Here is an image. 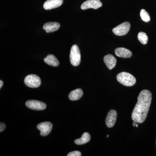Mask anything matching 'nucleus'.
<instances>
[{
  "label": "nucleus",
  "mask_w": 156,
  "mask_h": 156,
  "mask_svg": "<svg viewBox=\"0 0 156 156\" xmlns=\"http://www.w3.org/2000/svg\"><path fill=\"white\" fill-rule=\"evenodd\" d=\"M151 100V93L149 90H144L140 93L137 98V102L131 115V118L134 122L142 123L145 121Z\"/></svg>",
  "instance_id": "1"
},
{
  "label": "nucleus",
  "mask_w": 156,
  "mask_h": 156,
  "mask_svg": "<svg viewBox=\"0 0 156 156\" xmlns=\"http://www.w3.org/2000/svg\"><path fill=\"white\" fill-rule=\"evenodd\" d=\"M117 80L119 83L126 87H131L135 84L136 79L131 74L127 72H122L117 76Z\"/></svg>",
  "instance_id": "2"
},
{
  "label": "nucleus",
  "mask_w": 156,
  "mask_h": 156,
  "mask_svg": "<svg viewBox=\"0 0 156 156\" xmlns=\"http://www.w3.org/2000/svg\"><path fill=\"white\" fill-rule=\"evenodd\" d=\"M70 60L71 63L73 66H78L80 63V52L76 45H73L71 49Z\"/></svg>",
  "instance_id": "3"
},
{
  "label": "nucleus",
  "mask_w": 156,
  "mask_h": 156,
  "mask_svg": "<svg viewBox=\"0 0 156 156\" xmlns=\"http://www.w3.org/2000/svg\"><path fill=\"white\" fill-rule=\"evenodd\" d=\"M41 83L40 78L34 74L29 75L24 79L25 85L31 88H38L41 86Z\"/></svg>",
  "instance_id": "4"
},
{
  "label": "nucleus",
  "mask_w": 156,
  "mask_h": 156,
  "mask_svg": "<svg viewBox=\"0 0 156 156\" xmlns=\"http://www.w3.org/2000/svg\"><path fill=\"white\" fill-rule=\"evenodd\" d=\"M131 28L130 23L126 22L118 25L113 29L112 31L115 35L119 36H124L128 33Z\"/></svg>",
  "instance_id": "5"
},
{
  "label": "nucleus",
  "mask_w": 156,
  "mask_h": 156,
  "mask_svg": "<svg viewBox=\"0 0 156 156\" xmlns=\"http://www.w3.org/2000/svg\"><path fill=\"white\" fill-rule=\"evenodd\" d=\"M26 105L29 108L34 110H43L47 107L46 104L36 100H29L26 102Z\"/></svg>",
  "instance_id": "6"
},
{
  "label": "nucleus",
  "mask_w": 156,
  "mask_h": 156,
  "mask_svg": "<svg viewBox=\"0 0 156 156\" xmlns=\"http://www.w3.org/2000/svg\"><path fill=\"white\" fill-rule=\"evenodd\" d=\"M102 5V3L100 0H87L82 4L81 8L83 10L89 9H97Z\"/></svg>",
  "instance_id": "7"
},
{
  "label": "nucleus",
  "mask_w": 156,
  "mask_h": 156,
  "mask_svg": "<svg viewBox=\"0 0 156 156\" xmlns=\"http://www.w3.org/2000/svg\"><path fill=\"white\" fill-rule=\"evenodd\" d=\"M53 125L50 122H44L40 123L37 126L38 129L41 131L42 136H46L50 134L52 130Z\"/></svg>",
  "instance_id": "8"
},
{
  "label": "nucleus",
  "mask_w": 156,
  "mask_h": 156,
  "mask_svg": "<svg viewBox=\"0 0 156 156\" xmlns=\"http://www.w3.org/2000/svg\"><path fill=\"white\" fill-rule=\"evenodd\" d=\"M117 112L114 110H112L109 112L105 120L106 126L108 128H112L114 126L117 119Z\"/></svg>",
  "instance_id": "9"
},
{
  "label": "nucleus",
  "mask_w": 156,
  "mask_h": 156,
  "mask_svg": "<svg viewBox=\"0 0 156 156\" xmlns=\"http://www.w3.org/2000/svg\"><path fill=\"white\" fill-rule=\"evenodd\" d=\"M63 0H47L44 4L45 10H49L56 9L62 5Z\"/></svg>",
  "instance_id": "10"
},
{
  "label": "nucleus",
  "mask_w": 156,
  "mask_h": 156,
  "mask_svg": "<svg viewBox=\"0 0 156 156\" xmlns=\"http://www.w3.org/2000/svg\"><path fill=\"white\" fill-rule=\"evenodd\" d=\"M115 53L117 56L121 58H130L132 55V52L130 50L123 48H117L115 50Z\"/></svg>",
  "instance_id": "11"
},
{
  "label": "nucleus",
  "mask_w": 156,
  "mask_h": 156,
  "mask_svg": "<svg viewBox=\"0 0 156 156\" xmlns=\"http://www.w3.org/2000/svg\"><path fill=\"white\" fill-rule=\"evenodd\" d=\"M104 61L110 70L113 69L117 63L116 59L111 54H108L105 56Z\"/></svg>",
  "instance_id": "12"
},
{
  "label": "nucleus",
  "mask_w": 156,
  "mask_h": 156,
  "mask_svg": "<svg viewBox=\"0 0 156 156\" xmlns=\"http://www.w3.org/2000/svg\"><path fill=\"white\" fill-rule=\"evenodd\" d=\"M60 25L57 22H48L45 23L43 26V28L48 33H52L58 30Z\"/></svg>",
  "instance_id": "13"
},
{
  "label": "nucleus",
  "mask_w": 156,
  "mask_h": 156,
  "mask_svg": "<svg viewBox=\"0 0 156 156\" xmlns=\"http://www.w3.org/2000/svg\"><path fill=\"white\" fill-rule=\"evenodd\" d=\"M45 63L51 66L56 67L59 65V62L54 55L49 54L44 58Z\"/></svg>",
  "instance_id": "14"
},
{
  "label": "nucleus",
  "mask_w": 156,
  "mask_h": 156,
  "mask_svg": "<svg viewBox=\"0 0 156 156\" xmlns=\"http://www.w3.org/2000/svg\"><path fill=\"white\" fill-rule=\"evenodd\" d=\"M83 91L80 89H76L73 91H72L69 93V95L70 100L72 101H76L79 100L83 96Z\"/></svg>",
  "instance_id": "15"
},
{
  "label": "nucleus",
  "mask_w": 156,
  "mask_h": 156,
  "mask_svg": "<svg viewBox=\"0 0 156 156\" xmlns=\"http://www.w3.org/2000/svg\"><path fill=\"white\" fill-rule=\"evenodd\" d=\"M91 136L89 133L85 132L82 135V137L80 139H76L75 140V143L77 145H82L85 144L90 141Z\"/></svg>",
  "instance_id": "16"
},
{
  "label": "nucleus",
  "mask_w": 156,
  "mask_h": 156,
  "mask_svg": "<svg viewBox=\"0 0 156 156\" xmlns=\"http://www.w3.org/2000/svg\"><path fill=\"white\" fill-rule=\"evenodd\" d=\"M137 38L139 41L144 45L146 44L148 41V37L147 35L143 32H140L138 33Z\"/></svg>",
  "instance_id": "17"
},
{
  "label": "nucleus",
  "mask_w": 156,
  "mask_h": 156,
  "mask_svg": "<svg viewBox=\"0 0 156 156\" xmlns=\"http://www.w3.org/2000/svg\"><path fill=\"white\" fill-rule=\"evenodd\" d=\"M140 16L143 21L148 22L150 21L151 17L149 14L144 9H142L140 11Z\"/></svg>",
  "instance_id": "18"
},
{
  "label": "nucleus",
  "mask_w": 156,
  "mask_h": 156,
  "mask_svg": "<svg viewBox=\"0 0 156 156\" xmlns=\"http://www.w3.org/2000/svg\"><path fill=\"white\" fill-rule=\"evenodd\" d=\"M82 155L80 152L79 151H74L70 152L67 154V156H81Z\"/></svg>",
  "instance_id": "19"
},
{
  "label": "nucleus",
  "mask_w": 156,
  "mask_h": 156,
  "mask_svg": "<svg viewBox=\"0 0 156 156\" xmlns=\"http://www.w3.org/2000/svg\"><path fill=\"white\" fill-rule=\"evenodd\" d=\"M5 129V125L3 123L0 124V132H2Z\"/></svg>",
  "instance_id": "20"
},
{
  "label": "nucleus",
  "mask_w": 156,
  "mask_h": 156,
  "mask_svg": "<svg viewBox=\"0 0 156 156\" xmlns=\"http://www.w3.org/2000/svg\"><path fill=\"white\" fill-rule=\"evenodd\" d=\"M137 123L136 122H134L133 123V126H134V127H136V128L138 127V124H137Z\"/></svg>",
  "instance_id": "21"
},
{
  "label": "nucleus",
  "mask_w": 156,
  "mask_h": 156,
  "mask_svg": "<svg viewBox=\"0 0 156 156\" xmlns=\"http://www.w3.org/2000/svg\"><path fill=\"white\" fill-rule=\"evenodd\" d=\"M3 82L2 80L0 81V88H2V87H3Z\"/></svg>",
  "instance_id": "22"
},
{
  "label": "nucleus",
  "mask_w": 156,
  "mask_h": 156,
  "mask_svg": "<svg viewBox=\"0 0 156 156\" xmlns=\"http://www.w3.org/2000/svg\"><path fill=\"white\" fill-rule=\"evenodd\" d=\"M108 136H109V135H107V137H108Z\"/></svg>",
  "instance_id": "23"
},
{
  "label": "nucleus",
  "mask_w": 156,
  "mask_h": 156,
  "mask_svg": "<svg viewBox=\"0 0 156 156\" xmlns=\"http://www.w3.org/2000/svg\"></svg>",
  "instance_id": "24"
}]
</instances>
